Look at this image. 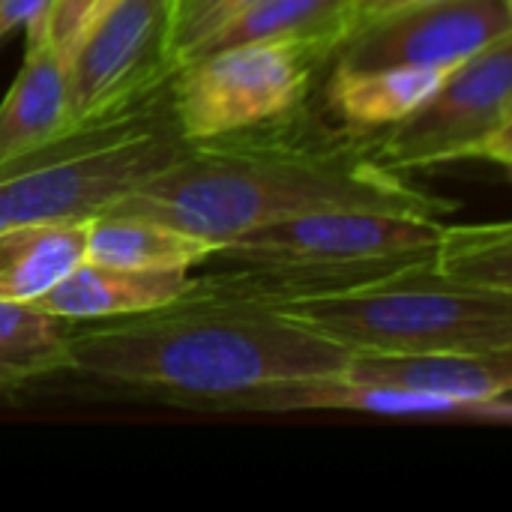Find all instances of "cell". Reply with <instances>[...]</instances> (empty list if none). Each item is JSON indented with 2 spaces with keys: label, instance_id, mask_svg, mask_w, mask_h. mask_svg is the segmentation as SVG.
I'll return each instance as SVG.
<instances>
[{
  "label": "cell",
  "instance_id": "3957f363",
  "mask_svg": "<svg viewBox=\"0 0 512 512\" xmlns=\"http://www.w3.org/2000/svg\"><path fill=\"white\" fill-rule=\"evenodd\" d=\"M168 93L114 120L72 126L0 162V228L90 219L183 156Z\"/></svg>",
  "mask_w": 512,
  "mask_h": 512
},
{
  "label": "cell",
  "instance_id": "7c38bea8",
  "mask_svg": "<svg viewBox=\"0 0 512 512\" xmlns=\"http://www.w3.org/2000/svg\"><path fill=\"white\" fill-rule=\"evenodd\" d=\"M351 381L396 387L405 393L453 399V402H512L510 351H420V354H375L354 351L342 369Z\"/></svg>",
  "mask_w": 512,
  "mask_h": 512
},
{
  "label": "cell",
  "instance_id": "ffe728a7",
  "mask_svg": "<svg viewBox=\"0 0 512 512\" xmlns=\"http://www.w3.org/2000/svg\"><path fill=\"white\" fill-rule=\"evenodd\" d=\"M432 270L438 279L474 288L512 294V228L495 225H447L432 252Z\"/></svg>",
  "mask_w": 512,
  "mask_h": 512
},
{
  "label": "cell",
  "instance_id": "d6986e66",
  "mask_svg": "<svg viewBox=\"0 0 512 512\" xmlns=\"http://www.w3.org/2000/svg\"><path fill=\"white\" fill-rule=\"evenodd\" d=\"M69 321L33 303L0 300V402L12 405L27 384L69 369Z\"/></svg>",
  "mask_w": 512,
  "mask_h": 512
},
{
  "label": "cell",
  "instance_id": "603a6c76",
  "mask_svg": "<svg viewBox=\"0 0 512 512\" xmlns=\"http://www.w3.org/2000/svg\"><path fill=\"white\" fill-rule=\"evenodd\" d=\"M48 6H51V0H0V42L12 30L36 21Z\"/></svg>",
  "mask_w": 512,
  "mask_h": 512
},
{
  "label": "cell",
  "instance_id": "e0dca14e",
  "mask_svg": "<svg viewBox=\"0 0 512 512\" xmlns=\"http://www.w3.org/2000/svg\"><path fill=\"white\" fill-rule=\"evenodd\" d=\"M84 258L138 270H192L213 258V246L138 213L102 210L87 219Z\"/></svg>",
  "mask_w": 512,
  "mask_h": 512
},
{
  "label": "cell",
  "instance_id": "8992f818",
  "mask_svg": "<svg viewBox=\"0 0 512 512\" xmlns=\"http://www.w3.org/2000/svg\"><path fill=\"white\" fill-rule=\"evenodd\" d=\"M381 156L402 174L462 159L510 171L512 33L450 69L417 111L384 129Z\"/></svg>",
  "mask_w": 512,
  "mask_h": 512
},
{
  "label": "cell",
  "instance_id": "277c9868",
  "mask_svg": "<svg viewBox=\"0 0 512 512\" xmlns=\"http://www.w3.org/2000/svg\"><path fill=\"white\" fill-rule=\"evenodd\" d=\"M279 315L354 351H510L512 294L459 288L432 261L375 288L279 306Z\"/></svg>",
  "mask_w": 512,
  "mask_h": 512
},
{
  "label": "cell",
  "instance_id": "7a4b0ae2",
  "mask_svg": "<svg viewBox=\"0 0 512 512\" xmlns=\"http://www.w3.org/2000/svg\"><path fill=\"white\" fill-rule=\"evenodd\" d=\"M351 351L264 306L177 300L144 315L69 330V372L219 411L285 381L336 375Z\"/></svg>",
  "mask_w": 512,
  "mask_h": 512
},
{
  "label": "cell",
  "instance_id": "8fae6325",
  "mask_svg": "<svg viewBox=\"0 0 512 512\" xmlns=\"http://www.w3.org/2000/svg\"><path fill=\"white\" fill-rule=\"evenodd\" d=\"M291 414V411H351L393 420H420V423H489L507 426L512 420V402H453L420 393H405L396 387L351 381L348 375H321L303 381H285L276 387H261L246 396L225 402L216 414Z\"/></svg>",
  "mask_w": 512,
  "mask_h": 512
},
{
  "label": "cell",
  "instance_id": "ac0fdd59",
  "mask_svg": "<svg viewBox=\"0 0 512 512\" xmlns=\"http://www.w3.org/2000/svg\"><path fill=\"white\" fill-rule=\"evenodd\" d=\"M354 27V0H258L189 60L246 42H321L339 51Z\"/></svg>",
  "mask_w": 512,
  "mask_h": 512
},
{
  "label": "cell",
  "instance_id": "5b68a950",
  "mask_svg": "<svg viewBox=\"0 0 512 512\" xmlns=\"http://www.w3.org/2000/svg\"><path fill=\"white\" fill-rule=\"evenodd\" d=\"M336 48L321 42H246L183 63L168 111L183 141H201L288 114L315 99Z\"/></svg>",
  "mask_w": 512,
  "mask_h": 512
},
{
  "label": "cell",
  "instance_id": "30bf717a",
  "mask_svg": "<svg viewBox=\"0 0 512 512\" xmlns=\"http://www.w3.org/2000/svg\"><path fill=\"white\" fill-rule=\"evenodd\" d=\"M435 249H411L375 258L345 261H231V270H216L195 279L180 300L201 303H243L279 309L306 300H327L384 285L414 267L432 261Z\"/></svg>",
  "mask_w": 512,
  "mask_h": 512
},
{
  "label": "cell",
  "instance_id": "2e32d148",
  "mask_svg": "<svg viewBox=\"0 0 512 512\" xmlns=\"http://www.w3.org/2000/svg\"><path fill=\"white\" fill-rule=\"evenodd\" d=\"M87 255V219L0 228V300L36 303Z\"/></svg>",
  "mask_w": 512,
  "mask_h": 512
},
{
  "label": "cell",
  "instance_id": "52a82bcc",
  "mask_svg": "<svg viewBox=\"0 0 512 512\" xmlns=\"http://www.w3.org/2000/svg\"><path fill=\"white\" fill-rule=\"evenodd\" d=\"M174 0H117L69 57V126L138 111L168 93Z\"/></svg>",
  "mask_w": 512,
  "mask_h": 512
},
{
  "label": "cell",
  "instance_id": "44dd1931",
  "mask_svg": "<svg viewBox=\"0 0 512 512\" xmlns=\"http://www.w3.org/2000/svg\"><path fill=\"white\" fill-rule=\"evenodd\" d=\"M252 3L258 0H174L171 48L177 57V69Z\"/></svg>",
  "mask_w": 512,
  "mask_h": 512
},
{
  "label": "cell",
  "instance_id": "5bb4252c",
  "mask_svg": "<svg viewBox=\"0 0 512 512\" xmlns=\"http://www.w3.org/2000/svg\"><path fill=\"white\" fill-rule=\"evenodd\" d=\"M48 12V9H45ZM45 12L30 21L24 63L0 102V162L69 132V54L54 45Z\"/></svg>",
  "mask_w": 512,
  "mask_h": 512
},
{
  "label": "cell",
  "instance_id": "9a60e30c",
  "mask_svg": "<svg viewBox=\"0 0 512 512\" xmlns=\"http://www.w3.org/2000/svg\"><path fill=\"white\" fill-rule=\"evenodd\" d=\"M447 72L423 66H375L354 69L333 60L321 105L345 126L384 132L417 111Z\"/></svg>",
  "mask_w": 512,
  "mask_h": 512
},
{
  "label": "cell",
  "instance_id": "cb8c5ba5",
  "mask_svg": "<svg viewBox=\"0 0 512 512\" xmlns=\"http://www.w3.org/2000/svg\"><path fill=\"white\" fill-rule=\"evenodd\" d=\"M417 3H429V0H354V12H357V24H363L369 18H378L405 6H417Z\"/></svg>",
  "mask_w": 512,
  "mask_h": 512
},
{
  "label": "cell",
  "instance_id": "7402d4cb",
  "mask_svg": "<svg viewBox=\"0 0 512 512\" xmlns=\"http://www.w3.org/2000/svg\"><path fill=\"white\" fill-rule=\"evenodd\" d=\"M117 0H51L45 12L48 36L60 51L72 57L75 45L84 39V33L114 6Z\"/></svg>",
  "mask_w": 512,
  "mask_h": 512
},
{
  "label": "cell",
  "instance_id": "d4e9b609",
  "mask_svg": "<svg viewBox=\"0 0 512 512\" xmlns=\"http://www.w3.org/2000/svg\"><path fill=\"white\" fill-rule=\"evenodd\" d=\"M0 408H6V405H3V402H0Z\"/></svg>",
  "mask_w": 512,
  "mask_h": 512
},
{
  "label": "cell",
  "instance_id": "9c48e42d",
  "mask_svg": "<svg viewBox=\"0 0 512 512\" xmlns=\"http://www.w3.org/2000/svg\"><path fill=\"white\" fill-rule=\"evenodd\" d=\"M444 219L378 213V210H324L258 225L213 258L225 261H345L375 258L411 249H435Z\"/></svg>",
  "mask_w": 512,
  "mask_h": 512
},
{
  "label": "cell",
  "instance_id": "4fadbf2b",
  "mask_svg": "<svg viewBox=\"0 0 512 512\" xmlns=\"http://www.w3.org/2000/svg\"><path fill=\"white\" fill-rule=\"evenodd\" d=\"M189 285V270H138L84 258L33 306L69 324H96L165 309Z\"/></svg>",
  "mask_w": 512,
  "mask_h": 512
},
{
  "label": "cell",
  "instance_id": "ba28073f",
  "mask_svg": "<svg viewBox=\"0 0 512 512\" xmlns=\"http://www.w3.org/2000/svg\"><path fill=\"white\" fill-rule=\"evenodd\" d=\"M507 33H512V0H429L357 24L336 63L450 72Z\"/></svg>",
  "mask_w": 512,
  "mask_h": 512
},
{
  "label": "cell",
  "instance_id": "6da1fadb",
  "mask_svg": "<svg viewBox=\"0 0 512 512\" xmlns=\"http://www.w3.org/2000/svg\"><path fill=\"white\" fill-rule=\"evenodd\" d=\"M108 210L165 222L216 252L258 225L306 213L378 210L447 219L459 204L390 168L381 132L345 126L309 99L264 123L189 141L180 159Z\"/></svg>",
  "mask_w": 512,
  "mask_h": 512
}]
</instances>
